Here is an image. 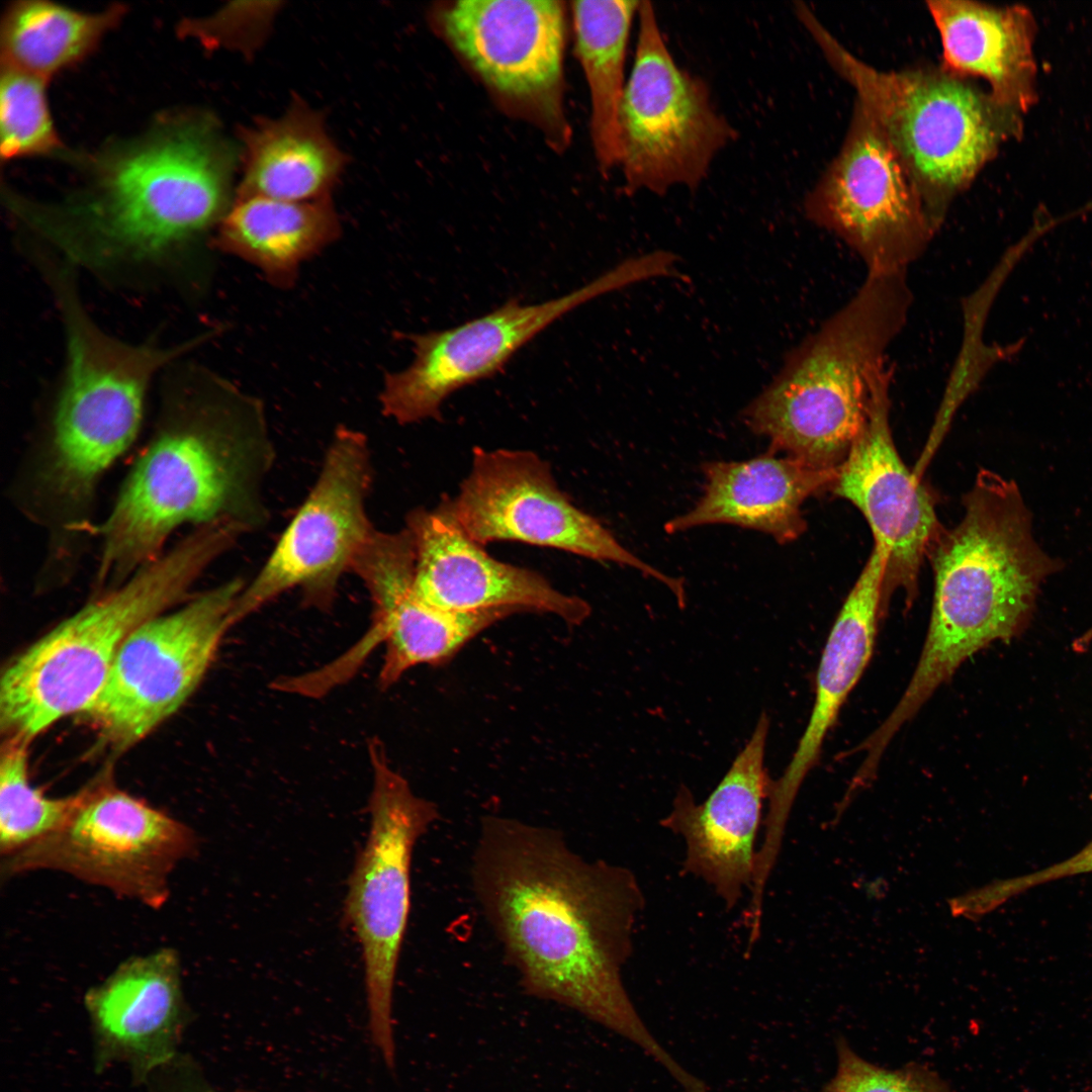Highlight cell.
Instances as JSON below:
<instances>
[{
  "instance_id": "1",
  "label": "cell",
  "mask_w": 1092,
  "mask_h": 1092,
  "mask_svg": "<svg viewBox=\"0 0 1092 1092\" xmlns=\"http://www.w3.org/2000/svg\"><path fill=\"white\" fill-rule=\"evenodd\" d=\"M470 878L528 995L581 1013L640 1046L671 1077L682 1074L623 983L645 904L631 870L583 857L556 829L489 815L480 823Z\"/></svg>"
},
{
  "instance_id": "2",
  "label": "cell",
  "mask_w": 1092,
  "mask_h": 1092,
  "mask_svg": "<svg viewBox=\"0 0 1092 1092\" xmlns=\"http://www.w3.org/2000/svg\"><path fill=\"white\" fill-rule=\"evenodd\" d=\"M275 455L259 398L203 369L169 383L149 441L94 528V595L160 558L184 526L231 522L248 533L266 526L264 485Z\"/></svg>"
},
{
  "instance_id": "3",
  "label": "cell",
  "mask_w": 1092,
  "mask_h": 1092,
  "mask_svg": "<svg viewBox=\"0 0 1092 1092\" xmlns=\"http://www.w3.org/2000/svg\"><path fill=\"white\" fill-rule=\"evenodd\" d=\"M60 317L66 341L63 381L11 495L46 534L42 566L71 574L94 540L100 482L140 433L151 380L183 349L116 339L82 303L66 305Z\"/></svg>"
},
{
  "instance_id": "4",
  "label": "cell",
  "mask_w": 1092,
  "mask_h": 1092,
  "mask_svg": "<svg viewBox=\"0 0 1092 1092\" xmlns=\"http://www.w3.org/2000/svg\"><path fill=\"white\" fill-rule=\"evenodd\" d=\"M961 522L927 551L934 593L913 675L885 719L893 733L972 655L1028 625L1042 581L1063 568L1032 535V516L1013 479L980 469L963 496Z\"/></svg>"
},
{
  "instance_id": "5",
  "label": "cell",
  "mask_w": 1092,
  "mask_h": 1092,
  "mask_svg": "<svg viewBox=\"0 0 1092 1092\" xmlns=\"http://www.w3.org/2000/svg\"><path fill=\"white\" fill-rule=\"evenodd\" d=\"M209 119L167 128L104 168L98 198L38 232L69 266L96 273L158 267L183 254L230 208L236 152Z\"/></svg>"
},
{
  "instance_id": "6",
  "label": "cell",
  "mask_w": 1092,
  "mask_h": 1092,
  "mask_svg": "<svg viewBox=\"0 0 1092 1092\" xmlns=\"http://www.w3.org/2000/svg\"><path fill=\"white\" fill-rule=\"evenodd\" d=\"M912 302L906 271L868 274L849 301L788 355L742 413L745 425L768 440V452L822 470L843 463Z\"/></svg>"
},
{
  "instance_id": "7",
  "label": "cell",
  "mask_w": 1092,
  "mask_h": 1092,
  "mask_svg": "<svg viewBox=\"0 0 1092 1092\" xmlns=\"http://www.w3.org/2000/svg\"><path fill=\"white\" fill-rule=\"evenodd\" d=\"M244 534L229 522L192 529L156 561L120 586L94 596L18 655L1 677L2 728L27 742L62 718L86 712L126 638L192 597L196 581Z\"/></svg>"
},
{
  "instance_id": "8",
  "label": "cell",
  "mask_w": 1092,
  "mask_h": 1092,
  "mask_svg": "<svg viewBox=\"0 0 1092 1092\" xmlns=\"http://www.w3.org/2000/svg\"><path fill=\"white\" fill-rule=\"evenodd\" d=\"M795 5L828 63L902 159L937 233L951 202L1004 138L1007 106L941 65L879 71L851 55L804 3Z\"/></svg>"
},
{
  "instance_id": "9",
  "label": "cell",
  "mask_w": 1092,
  "mask_h": 1092,
  "mask_svg": "<svg viewBox=\"0 0 1092 1092\" xmlns=\"http://www.w3.org/2000/svg\"><path fill=\"white\" fill-rule=\"evenodd\" d=\"M367 746L370 824L349 878L344 913L361 945L371 1038L393 1067L392 997L411 907V863L438 809L393 769L379 739Z\"/></svg>"
},
{
  "instance_id": "10",
  "label": "cell",
  "mask_w": 1092,
  "mask_h": 1092,
  "mask_svg": "<svg viewBox=\"0 0 1092 1092\" xmlns=\"http://www.w3.org/2000/svg\"><path fill=\"white\" fill-rule=\"evenodd\" d=\"M633 68L620 111V161L629 193L697 188L715 156L736 136L709 88L680 68L649 1H640Z\"/></svg>"
},
{
  "instance_id": "11",
  "label": "cell",
  "mask_w": 1092,
  "mask_h": 1092,
  "mask_svg": "<svg viewBox=\"0 0 1092 1092\" xmlns=\"http://www.w3.org/2000/svg\"><path fill=\"white\" fill-rule=\"evenodd\" d=\"M198 847L184 823L125 792L87 789L54 832L3 857L6 878L57 871L153 909L170 895V876Z\"/></svg>"
},
{
  "instance_id": "12",
  "label": "cell",
  "mask_w": 1092,
  "mask_h": 1092,
  "mask_svg": "<svg viewBox=\"0 0 1092 1092\" xmlns=\"http://www.w3.org/2000/svg\"><path fill=\"white\" fill-rule=\"evenodd\" d=\"M372 479L367 437L340 426L310 491L237 599L235 625L294 588L305 607L331 609L342 575L376 531L367 512Z\"/></svg>"
},
{
  "instance_id": "13",
  "label": "cell",
  "mask_w": 1092,
  "mask_h": 1092,
  "mask_svg": "<svg viewBox=\"0 0 1092 1092\" xmlns=\"http://www.w3.org/2000/svg\"><path fill=\"white\" fill-rule=\"evenodd\" d=\"M241 577L194 594L143 623L124 641L86 711L115 747H128L174 714L200 684L245 587Z\"/></svg>"
},
{
  "instance_id": "14",
  "label": "cell",
  "mask_w": 1092,
  "mask_h": 1092,
  "mask_svg": "<svg viewBox=\"0 0 1092 1092\" xmlns=\"http://www.w3.org/2000/svg\"><path fill=\"white\" fill-rule=\"evenodd\" d=\"M657 274L656 260L644 254L557 298L533 304L511 299L448 330L403 335L415 356L405 369L385 375L379 397L382 414L400 425L439 419L452 393L500 372L522 347L564 314Z\"/></svg>"
},
{
  "instance_id": "15",
  "label": "cell",
  "mask_w": 1092,
  "mask_h": 1092,
  "mask_svg": "<svg viewBox=\"0 0 1092 1092\" xmlns=\"http://www.w3.org/2000/svg\"><path fill=\"white\" fill-rule=\"evenodd\" d=\"M451 505L463 531L482 546L520 542L628 566L660 581L685 604L682 580L640 559L577 508L557 485L550 463L533 451L475 447Z\"/></svg>"
},
{
  "instance_id": "16",
  "label": "cell",
  "mask_w": 1092,
  "mask_h": 1092,
  "mask_svg": "<svg viewBox=\"0 0 1092 1092\" xmlns=\"http://www.w3.org/2000/svg\"><path fill=\"white\" fill-rule=\"evenodd\" d=\"M804 206L811 221L858 255L868 274L907 271L936 234L911 174L857 101L839 153Z\"/></svg>"
},
{
  "instance_id": "17",
  "label": "cell",
  "mask_w": 1092,
  "mask_h": 1092,
  "mask_svg": "<svg viewBox=\"0 0 1092 1092\" xmlns=\"http://www.w3.org/2000/svg\"><path fill=\"white\" fill-rule=\"evenodd\" d=\"M439 23L488 88L553 139H565L562 2L460 0L440 11Z\"/></svg>"
},
{
  "instance_id": "18",
  "label": "cell",
  "mask_w": 1092,
  "mask_h": 1092,
  "mask_svg": "<svg viewBox=\"0 0 1092 1092\" xmlns=\"http://www.w3.org/2000/svg\"><path fill=\"white\" fill-rule=\"evenodd\" d=\"M351 571L372 602V621L364 637L333 662L347 679L380 643L385 645L378 687L389 689L411 668L440 665L495 622L517 614L497 609L460 613L435 607L416 590V554L410 532L375 531L355 558Z\"/></svg>"
},
{
  "instance_id": "19",
  "label": "cell",
  "mask_w": 1092,
  "mask_h": 1092,
  "mask_svg": "<svg viewBox=\"0 0 1092 1092\" xmlns=\"http://www.w3.org/2000/svg\"><path fill=\"white\" fill-rule=\"evenodd\" d=\"M891 365L879 377L868 422L839 466L829 491L851 503L867 520L874 544L887 553L883 609L903 590L908 606L919 569L941 530L929 488L903 462L890 426Z\"/></svg>"
},
{
  "instance_id": "20",
  "label": "cell",
  "mask_w": 1092,
  "mask_h": 1092,
  "mask_svg": "<svg viewBox=\"0 0 1092 1092\" xmlns=\"http://www.w3.org/2000/svg\"><path fill=\"white\" fill-rule=\"evenodd\" d=\"M404 527L415 547L416 590L435 607L551 614L572 626L590 616L589 604L580 597L562 593L533 569L490 556L463 531L450 497L433 509L411 510Z\"/></svg>"
},
{
  "instance_id": "21",
  "label": "cell",
  "mask_w": 1092,
  "mask_h": 1092,
  "mask_svg": "<svg viewBox=\"0 0 1092 1092\" xmlns=\"http://www.w3.org/2000/svg\"><path fill=\"white\" fill-rule=\"evenodd\" d=\"M769 718L762 712L752 734L705 801L679 786L660 825L685 842L684 871L705 882L727 910L750 890L756 837L772 780L765 767Z\"/></svg>"
},
{
  "instance_id": "22",
  "label": "cell",
  "mask_w": 1092,
  "mask_h": 1092,
  "mask_svg": "<svg viewBox=\"0 0 1092 1092\" xmlns=\"http://www.w3.org/2000/svg\"><path fill=\"white\" fill-rule=\"evenodd\" d=\"M171 947L128 958L84 996L98 1072L115 1064L141 1084L170 1065L189 1019Z\"/></svg>"
},
{
  "instance_id": "23",
  "label": "cell",
  "mask_w": 1092,
  "mask_h": 1092,
  "mask_svg": "<svg viewBox=\"0 0 1092 1092\" xmlns=\"http://www.w3.org/2000/svg\"><path fill=\"white\" fill-rule=\"evenodd\" d=\"M838 468L817 469L768 451L742 461L705 462L702 495L664 530L675 534L723 524L764 533L780 544L794 542L807 529L803 504L829 490Z\"/></svg>"
},
{
  "instance_id": "24",
  "label": "cell",
  "mask_w": 1092,
  "mask_h": 1092,
  "mask_svg": "<svg viewBox=\"0 0 1092 1092\" xmlns=\"http://www.w3.org/2000/svg\"><path fill=\"white\" fill-rule=\"evenodd\" d=\"M886 551L877 544L832 625L816 674L808 724L783 775L772 780L768 808L790 815L798 792L819 760L823 742L872 657L883 609Z\"/></svg>"
},
{
  "instance_id": "25",
  "label": "cell",
  "mask_w": 1092,
  "mask_h": 1092,
  "mask_svg": "<svg viewBox=\"0 0 1092 1092\" xmlns=\"http://www.w3.org/2000/svg\"><path fill=\"white\" fill-rule=\"evenodd\" d=\"M240 139L243 172L236 196L289 201L331 197L347 163L322 113L298 97L282 115L243 127Z\"/></svg>"
},
{
  "instance_id": "26",
  "label": "cell",
  "mask_w": 1092,
  "mask_h": 1092,
  "mask_svg": "<svg viewBox=\"0 0 1092 1092\" xmlns=\"http://www.w3.org/2000/svg\"><path fill=\"white\" fill-rule=\"evenodd\" d=\"M340 232L331 197L289 201L236 196L217 225L214 245L257 267L274 286L289 288L300 265L335 242Z\"/></svg>"
},
{
  "instance_id": "27",
  "label": "cell",
  "mask_w": 1092,
  "mask_h": 1092,
  "mask_svg": "<svg viewBox=\"0 0 1092 1092\" xmlns=\"http://www.w3.org/2000/svg\"><path fill=\"white\" fill-rule=\"evenodd\" d=\"M926 5L939 32L944 69L985 79L1004 106L1023 98L1030 51L1019 9L968 0H929Z\"/></svg>"
},
{
  "instance_id": "28",
  "label": "cell",
  "mask_w": 1092,
  "mask_h": 1092,
  "mask_svg": "<svg viewBox=\"0 0 1092 1092\" xmlns=\"http://www.w3.org/2000/svg\"><path fill=\"white\" fill-rule=\"evenodd\" d=\"M640 1L572 3L575 51L590 93V132L603 171L620 161L619 111L626 85L627 49Z\"/></svg>"
},
{
  "instance_id": "29",
  "label": "cell",
  "mask_w": 1092,
  "mask_h": 1092,
  "mask_svg": "<svg viewBox=\"0 0 1092 1092\" xmlns=\"http://www.w3.org/2000/svg\"><path fill=\"white\" fill-rule=\"evenodd\" d=\"M124 10L85 13L47 1L15 2L2 21V66L47 81L86 58Z\"/></svg>"
},
{
  "instance_id": "30",
  "label": "cell",
  "mask_w": 1092,
  "mask_h": 1092,
  "mask_svg": "<svg viewBox=\"0 0 1092 1092\" xmlns=\"http://www.w3.org/2000/svg\"><path fill=\"white\" fill-rule=\"evenodd\" d=\"M81 792L50 798L28 778L26 741L10 738L0 764V851L7 857L57 830L74 812Z\"/></svg>"
},
{
  "instance_id": "31",
  "label": "cell",
  "mask_w": 1092,
  "mask_h": 1092,
  "mask_svg": "<svg viewBox=\"0 0 1092 1092\" xmlns=\"http://www.w3.org/2000/svg\"><path fill=\"white\" fill-rule=\"evenodd\" d=\"M46 82L2 66L0 124L4 159L46 155L61 147L49 110Z\"/></svg>"
},
{
  "instance_id": "32",
  "label": "cell",
  "mask_w": 1092,
  "mask_h": 1092,
  "mask_svg": "<svg viewBox=\"0 0 1092 1092\" xmlns=\"http://www.w3.org/2000/svg\"><path fill=\"white\" fill-rule=\"evenodd\" d=\"M837 1069L823 1092H953L932 1069L909 1063L898 1069L877 1066L856 1054L845 1038L835 1040Z\"/></svg>"
},
{
  "instance_id": "33",
  "label": "cell",
  "mask_w": 1092,
  "mask_h": 1092,
  "mask_svg": "<svg viewBox=\"0 0 1092 1092\" xmlns=\"http://www.w3.org/2000/svg\"><path fill=\"white\" fill-rule=\"evenodd\" d=\"M1092 802V794H1091ZM1092 873V839L1070 857L1026 875L996 880L959 898L963 914L972 920L992 912L1010 899L1028 890L1057 880Z\"/></svg>"
},
{
  "instance_id": "34",
  "label": "cell",
  "mask_w": 1092,
  "mask_h": 1092,
  "mask_svg": "<svg viewBox=\"0 0 1092 1092\" xmlns=\"http://www.w3.org/2000/svg\"><path fill=\"white\" fill-rule=\"evenodd\" d=\"M245 5L233 4L216 14L195 20H185L180 31L192 35L209 47L225 46L236 49L251 50L256 48L266 36L267 30L278 8L276 3L260 6L261 3Z\"/></svg>"
},
{
  "instance_id": "35",
  "label": "cell",
  "mask_w": 1092,
  "mask_h": 1092,
  "mask_svg": "<svg viewBox=\"0 0 1092 1092\" xmlns=\"http://www.w3.org/2000/svg\"><path fill=\"white\" fill-rule=\"evenodd\" d=\"M965 339L961 354L954 366L953 373L948 381L942 401L936 414L930 434L914 466V473L922 479L923 473L931 461L936 450L944 439L957 410L975 387L978 380L974 373V322L971 316H966Z\"/></svg>"
},
{
  "instance_id": "36",
  "label": "cell",
  "mask_w": 1092,
  "mask_h": 1092,
  "mask_svg": "<svg viewBox=\"0 0 1092 1092\" xmlns=\"http://www.w3.org/2000/svg\"><path fill=\"white\" fill-rule=\"evenodd\" d=\"M156 1092H205V1085L185 1062L176 1064L157 1077Z\"/></svg>"
},
{
  "instance_id": "37",
  "label": "cell",
  "mask_w": 1092,
  "mask_h": 1092,
  "mask_svg": "<svg viewBox=\"0 0 1092 1092\" xmlns=\"http://www.w3.org/2000/svg\"><path fill=\"white\" fill-rule=\"evenodd\" d=\"M205 1092H217V1091H214V1090H212V1089H210V1088L206 1087V1089H205Z\"/></svg>"
}]
</instances>
